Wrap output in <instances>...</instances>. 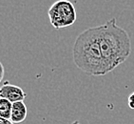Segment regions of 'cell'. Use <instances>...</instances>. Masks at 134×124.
<instances>
[{"label":"cell","mask_w":134,"mask_h":124,"mask_svg":"<svg viewBox=\"0 0 134 124\" xmlns=\"http://www.w3.org/2000/svg\"><path fill=\"white\" fill-rule=\"evenodd\" d=\"M99 42L108 73L126 61L131 52L129 34L117 25L115 18L99 26Z\"/></svg>","instance_id":"obj_1"},{"label":"cell","mask_w":134,"mask_h":124,"mask_svg":"<svg viewBox=\"0 0 134 124\" xmlns=\"http://www.w3.org/2000/svg\"><path fill=\"white\" fill-rule=\"evenodd\" d=\"M72 54L75 65L86 74L94 76L108 74L99 42V26L87 29L76 37Z\"/></svg>","instance_id":"obj_2"},{"label":"cell","mask_w":134,"mask_h":124,"mask_svg":"<svg viewBox=\"0 0 134 124\" xmlns=\"http://www.w3.org/2000/svg\"><path fill=\"white\" fill-rule=\"evenodd\" d=\"M49 21L55 29L70 27L76 21V10L69 0H58L54 2L48 11Z\"/></svg>","instance_id":"obj_3"},{"label":"cell","mask_w":134,"mask_h":124,"mask_svg":"<svg viewBox=\"0 0 134 124\" xmlns=\"http://www.w3.org/2000/svg\"><path fill=\"white\" fill-rule=\"evenodd\" d=\"M27 94L23 91V89L13 84L5 83L0 88V97L8 99L12 103L17 101H24L26 98Z\"/></svg>","instance_id":"obj_4"},{"label":"cell","mask_w":134,"mask_h":124,"mask_svg":"<svg viewBox=\"0 0 134 124\" xmlns=\"http://www.w3.org/2000/svg\"><path fill=\"white\" fill-rule=\"evenodd\" d=\"M28 110H27L26 104L24 101H17L13 103V109H12V116L10 120L14 124H18L23 122L27 117Z\"/></svg>","instance_id":"obj_5"},{"label":"cell","mask_w":134,"mask_h":124,"mask_svg":"<svg viewBox=\"0 0 134 124\" xmlns=\"http://www.w3.org/2000/svg\"><path fill=\"white\" fill-rule=\"evenodd\" d=\"M12 109H13V103L10 101L0 97V116L1 117L10 119Z\"/></svg>","instance_id":"obj_6"},{"label":"cell","mask_w":134,"mask_h":124,"mask_svg":"<svg viewBox=\"0 0 134 124\" xmlns=\"http://www.w3.org/2000/svg\"><path fill=\"white\" fill-rule=\"evenodd\" d=\"M129 108L134 109V92L129 97Z\"/></svg>","instance_id":"obj_7"},{"label":"cell","mask_w":134,"mask_h":124,"mask_svg":"<svg viewBox=\"0 0 134 124\" xmlns=\"http://www.w3.org/2000/svg\"><path fill=\"white\" fill-rule=\"evenodd\" d=\"M0 124H14L10 119L4 118V117H1L0 116Z\"/></svg>","instance_id":"obj_8"},{"label":"cell","mask_w":134,"mask_h":124,"mask_svg":"<svg viewBox=\"0 0 134 124\" xmlns=\"http://www.w3.org/2000/svg\"><path fill=\"white\" fill-rule=\"evenodd\" d=\"M3 78H4V66L0 61V83L3 80Z\"/></svg>","instance_id":"obj_9"}]
</instances>
